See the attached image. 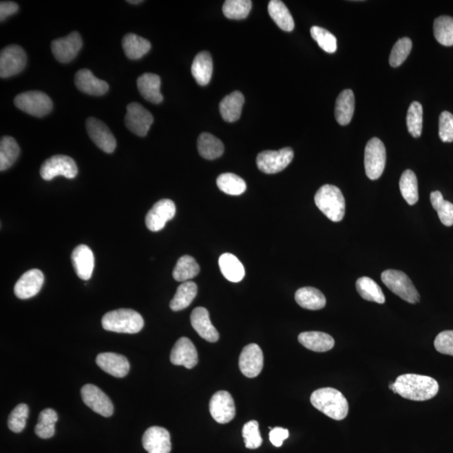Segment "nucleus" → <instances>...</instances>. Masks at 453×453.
Listing matches in <instances>:
<instances>
[{
	"instance_id": "obj_1",
	"label": "nucleus",
	"mask_w": 453,
	"mask_h": 453,
	"mask_svg": "<svg viewBox=\"0 0 453 453\" xmlns=\"http://www.w3.org/2000/svg\"><path fill=\"white\" fill-rule=\"evenodd\" d=\"M397 394L407 400L425 401L435 397L439 390L436 379L429 376L406 374L399 376L394 382Z\"/></svg>"
},
{
	"instance_id": "obj_2",
	"label": "nucleus",
	"mask_w": 453,
	"mask_h": 453,
	"mask_svg": "<svg viewBox=\"0 0 453 453\" xmlns=\"http://www.w3.org/2000/svg\"><path fill=\"white\" fill-rule=\"evenodd\" d=\"M315 408L333 420L341 421L348 414V402L340 391L333 388H322L310 395Z\"/></svg>"
},
{
	"instance_id": "obj_3",
	"label": "nucleus",
	"mask_w": 453,
	"mask_h": 453,
	"mask_svg": "<svg viewBox=\"0 0 453 453\" xmlns=\"http://www.w3.org/2000/svg\"><path fill=\"white\" fill-rule=\"evenodd\" d=\"M145 322L140 313L131 309H118L107 313L102 319L107 331L134 334L141 331Z\"/></svg>"
},
{
	"instance_id": "obj_4",
	"label": "nucleus",
	"mask_w": 453,
	"mask_h": 453,
	"mask_svg": "<svg viewBox=\"0 0 453 453\" xmlns=\"http://www.w3.org/2000/svg\"><path fill=\"white\" fill-rule=\"evenodd\" d=\"M315 203L322 213L333 222L343 220L345 215V199L339 187L322 186L315 195Z\"/></svg>"
},
{
	"instance_id": "obj_5",
	"label": "nucleus",
	"mask_w": 453,
	"mask_h": 453,
	"mask_svg": "<svg viewBox=\"0 0 453 453\" xmlns=\"http://www.w3.org/2000/svg\"><path fill=\"white\" fill-rule=\"evenodd\" d=\"M382 282L393 293L400 297L402 300L416 304L420 301V295L412 280L404 272L395 270H387L381 274Z\"/></svg>"
},
{
	"instance_id": "obj_6",
	"label": "nucleus",
	"mask_w": 453,
	"mask_h": 453,
	"mask_svg": "<svg viewBox=\"0 0 453 453\" xmlns=\"http://www.w3.org/2000/svg\"><path fill=\"white\" fill-rule=\"evenodd\" d=\"M14 105L34 117L45 116L51 113L53 106L49 96L41 91H28L17 95Z\"/></svg>"
},
{
	"instance_id": "obj_7",
	"label": "nucleus",
	"mask_w": 453,
	"mask_h": 453,
	"mask_svg": "<svg viewBox=\"0 0 453 453\" xmlns=\"http://www.w3.org/2000/svg\"><path fill=\"white\" fill-rule=\"evenodd\" d=\"M386 164L385 145L379 138H372L364 151V168L370 180H378L382 176Z\"/></svg>"
},
{
	"instance_id": "obj_8",
	"label": "nucleus",
	"mask_w": 453,
	"mask_h": 453,
	"mask_svg": "<svg viewBox=\"0 0 453 453\" xmlns=\"http://www.w3.org/2000/svg\"><path fill=\"white\" fill-rule=\"evenodd\" d=\"M294 158L293 149L283 148L280 151H264L257 156L259 170L266 174H275L289 166Z\"/></svg>"
},
{
	"instance_id": "obj_9",
	"label": "nucleus",
	"mask_w": 453,
	"mask_h": 453,
	"mask_svg": "<svg viewBox=\"0 0 453 453\" xmlns=\"http://www.w3.org/2000/svg\"><path fill=\"white\" fill-rule=\"evenodd\" d=\"M78 173V169L74 160L63 155L52 156L42 164L40 170L41 176L45 180H52L59 176L74 179Z\"/></svg>"
},
{
	"instance_id": "obj_10",
	"label": "nucleus",
	"mask_w": 453,
	"mask_h": 453,
	"mask_svg": "<svg viewBox=\"0 0 453 453\" xmlns=\"http://www.w3.org/2000/svg\"><path fill=\"white\" fill-rule=\"evenodd\" d=\"M26 63L25 52L20 45H11L3 48L0 54V76L7 78L20 74Z\"/></svg>"
},
{
	"instance_id": "obj_11",
	"label": "nucleus",
	"mask_w": 453,
	"mask_h": 453,
	"mask_svg": "<svg viewBox=\"0 0 453 453\" xmlns=\"http://www.w3.org/2000/svg\"><path fill=\"white\" fill-rule=\"evenodd\" d=\"M153 121L152 114L140 103H131L127 106L125 125L136 136H147Z\"/></svg>"
},
{
	"instance_id": "obj_12",
	"label": "nucleus",
	"mask_w": 453,
	"mask_h": 453,
	"mask_svg": "<svg viewBox=\"0 0 453 453\" xmlns=\"http://www.w3.org/2000/svg\"><path fill=\"white\" fill-rule=\"evenodd\" d=\"M84 404L94 412L105 417H109L114 413V405L107 395L98 387L91 383L84 386L81 390Z\"/></svg>"
},
{
	"instance_id": "obj_13",
	"label": "nucleus",
	"mask_w": 453,
	"mask_h": 453,
	"mask_svg": "<svg viewBox=\"0 0 453 453\" xmlns=\"http://www.w3.org/2000/svg\"><path fill=\"white\" fill-rule=\"evenodd\" d=\"M176 205L170 199H161L149 211L145 217V224L152 232L162 230L167 222L172 220L176 214Z\"/></svg>"
},
{
	"instance_id": "obj_14",
	"label": "nucleus",
	"mask_w": 453,
	"mask_h": 453,
	"mask_svg": "<svg viewBox=\"0 0 453 453\" xmlns=\"http://www.w3.org/2000/svg\"><path fill=\"white\" fill-rule=\"evenodd\" d=\"M86 128L88 136L97 147L107 154L114 151L117 142L105 123L94 117L87 118Z\"/></svg>"
},
{
	"instance_id": "obj_15",
	"label": "nucleus",
	"mask_w": 453,
	"mask_h": 453,
	"mask_svg": "<svg viewBox=\"0 0 453 453\" xmlns=\"http://www.w3.org/2000/svg\"><path fill=\"white\" fill-rule=\"evenodd\" d=\"M83 47V40L76 32L67 36L52 41V51L56 61L61 63H68L75 59Z\"/></svg>"
},
{
	"instance_id": "obj_16",
	"label": "nucleus",
	"mask_w": 453,
	"mask_h": 453,
	"mask_svg": "<svg viewBox=\"0 0 453 453\" xmlns=\"http://www.w3.org/2000/svg\"><path fill=\"white\" fill-rule=\"evenodd\" d=\"M209 410L218 423H229L235 417L236 412L232 395L228 391H218L211 399Z\"/></svg>"
},
{
	"instance_id": "obj_17",
	"label": "nucleus",
	"mask_w": 453,
	"mask_h": 453,
	"mask_svg": "<svg viewBox=\"0 0 453 453\" xmlns=\"http://www.w3.org/2000/svg\"><path fill=\"white\" fill-rule=\"evenodd\" d=\"M239 366L242 374L248 378L257 377L261 373L264 367V355L259 345L251 344L244 348Z\"/></svg>"
},
{
	"instance_id": "obj_18",
	"label": "nucleus",
	"mask_w": 453,
	"mask_h": 453,
	"mask_svg": "<svg viewBox=\"0 0 453 453\" xmlns=\"http://www.w3.org/2000/svg\"><path fill=\"white\" fill-rule=\"evenodd\" d=\"M44 280V275L40 270L33 268L26 271L15 284L14 295L21 300L32 298L40 293Z\"/></svg>"
},
{
	"instance_id": "obj_19",
	"label": "nucleus",
	"mask_w": 453,
	"mask_h": 453,
	"mask_svg": "<svg viewBox=\"0 0 453 453\" xmlns=\"http://www.w3.org/2000/svg\"><path fill=\"white\" fill-rule=\"evenodd\" d=\"M171 362L174 366H184L188 370L197 366L198 355L193 341L187 337H180L172 348Z\"/></svg>"
},
{
	"instance_id": "obj_20",
	"label": "nucleus",
	"mask_w": 453,
	"mask_h": 453,
	"mask_svg": "<svg viewBox=\"0 0 453 453\" xmlns=\"http://www.w3.org/2000/svg\"><path fill=\"white\" fill-rule=\"evenodd\" d=\"M142 444L149 453H170L171 451L170 433L163 428L147 429L142 439Z\"/></svg>"
},
{
	"instance_id": "obj_21",
	"label": "nucleus",
	"mask_w": 453,
	"mask_h": 453,
	"mask_svg": "<svg viewBox=\"0 0 453 453\" xmlns=\"http://www.w3.org/2000/svg\"><path fill=\"white\" fill-rule=\"evenodd\" d=\"M99 368L114 377L123 378L128 375L130 366L125 356L114 352H103L96 359Z\"/></svg>"
},
{
	"instance_id": "obj_22",
	"label": "nucleus",
	"mask_w": 453,
	"mask_h": 453,
	"mask_svg": "<svg viewBox=\"0 0 453 453\" xmlns=\"http://www.w3.org/2000/svg\"><path fill=\"white\" fill-rule=\"evenodd\" d=\"M72 262L76 275L80 279L88 280L93 275L94 255L91 249L85 244H80L72 253Z\"/></svg>"
},
{
	"instance_id": "obj_23",
	"label": "nucleus",
	"mask_w": 453,
	"mask_h": 453,
	"mask_svg": "<svg viewBox=\"0 0 453 453\" xmlns=\"http://www.w3.org/2000/svg\"><path fill=\"white\" fill-rule=\"evenodd\" d=\"M191 324L195 331L203 339L215 343L220 339V333L213 327L209 317V313L204 307H197L191 315Z\"/></svg>"
},
{
	"instance_id": "obj_24",
	"label": "nucleus",
	"mask_w": 453,
	"mask_h": 453,
	"mask_svg": "<svg viewBox=\"0 0 453 453\" xmlns=\"http://www.w3.org/2000/svg\"><path fill=\"white\" fill-rule=\"evenodd\" d=\"M76 87L83 93L92 96H102L109 91L105 81L96 78L88 69H81L75 75Z\"/></svg>"
},
{
	"instance_id": "obj_25",
	"label": "nucleus",
	"mask_w": 453,
	"mask_h": 453,
	"mask_svg": "<svg viewBox=\"0 0 453 453\" xmlns=\"http://www.w3.org/2000/svg\"><path fill=\"white\" fill-rule=\"evenodd\" d=\"M137 87L142 97L147 101L156 105L163 101V96L160 93V78L158 75H141L137 80Z\"/></svg>"
},
{
	"instance_id": "obj_26",
	"label": "nucleus",
	"mask_w": 453,
	"mask_h": 453,
	"mask_svg": "<svg viewBox=\"0 0 453 453\" xmlns=\"http://www.w3.org/2000/svg\"><path fill=\"white\" fill-rule=\"evenodd\" d=\"M298 340L306 348L317 352L331 350L335 345L333 337L322 332L302 333L298 337Z\"/></svg>"
},
{
	"instance_id": "obj_27",
	"label": "nucleus",
	"mask_w": 453,
	"mask_h": 453,
	"mask_svg": "<svg viewBox=\"0 0 453 453\" xmlns=\"http://www.w3.org/2000/svg\"><path fill=\"white\" fill-rule=\"evenodd\" d=\"M213 64L212 56L207 52H202L196 56L191 65V74L199 85L206 86L212 78Z\"/></svg>"
},
{
	"instance_id": "obj_28",
	"label": "nucleus",
	"mask_w": 453,
	"mask_h": 453,
	"mask_svg": "<svg viewBox=\"0 0 453 453\" xmlns=\"http://www.w3.org/2000/svg\"><path fill=\"white\" fill-rule=\"evenodd\" d=\"M244 103V95L239 91L233 92L226 96L220 105L222 118L228 123H233L240 120Z\"/></svg>"
},
{
	"instance_id": "obj_29",
	"label": "nucleus",
	"mask_w": 453,
	"mask_h": 453,
	"mask_svg": "<svg viewBox=\"0 0 453 453\" xmlns=\"http://www.w3.org/2000/svg\"><path fill=\"white\" fill-rule=\"evenodd\" d=\"M355 98L352 91L346 89L341 92L337 98L335 118L340 125H347L351 122L355 113Z\"/></svg>"
},
{
	"instance_id": "obj_30",
	"label": "nucleus",
	"mask_w": 453,
	"mask_h": 453,
	"mask_svg": "<svg viewBox=\"0 0 453 453\" xmlns=\"http://www.w3.org/2000/svg\"><path fill=\"white\" fill-rule=\"evenodd\" d=\"M297 304L307 310H321L326 306V297L322 291L314 287H303L295 295Z\"/></svg>"
},
{
	"instance_id": "obj_31",
	"label": "nucleus",
	"mask_w": 453,
	"mask_h": 453,
	"mask_svg": "<svg viewBox=\"0 0 453 453\" xmlns=\"http://www.w3.org/2000/svg\"><path fill=\"white\" fill-rule=\"evenodd\" d=\"M123 49L128 59L131 60L140 59L151 48V42L136 34H127L122 41Z\"/></svg>"
},
{
	"instance_id": "obj_32",
	"label": "nucleus",
	"mask_w": 453,
	"mask_h": 453,
	"mask_svg": "<svg viewBox=\"0 0 453 453\" xmlns=\"http://www.w3.org/2000/svg\"><path fill=\"white\" fill-rule=\"evenodd\" d=\"M220 271L224 277L229 282L237 283L241 282L245 275V270L239 259L232 253H225L218 260Z\"/></svg>"
},
{
	"instance_id": "obj_33",
	"label": "nucleus",
	"mask_w": 453,
	"mask_h": 453,
	"mask_svg": "<svg viewBox=\"0 0 453 453\" xmlns=\"http://www.w3.org/2000/svg\"><path fill=\"white\" fill-rule=\"evenodd\" d=\"M268 12L272 20L280 29L285 32H293L295 22L293 15L287 9L285 3L280 0H271L268 5Z\"/></svg>"
},
{
	"instance_id": "obj_34",
	"label": "nucleus",
	"mask_w": 453,
	"mask_h": 453,
	"mask_svg": "<svg viewBox=\"0 0 453 453\" xmlns=\"http://www.w3.org/2000/svg\"><path fill=\"white\" fill-rule=\"evenodd\" d=\"M198 149L203 158L215 160L222 156L224 152V145L212 134L202 133L198 140Z\"/></svg>"
},
{
	"instance_id": "obj_35",
	"label": "nucleus",
	"mask_w": 453,
	"mask_h": 453,
	"mask_svg": "<svg viewBox=\"0 0 453 453\" xmlns=\"http://www.w3.org/2000/svg\"><path fill=\"white\" fill-rule=\"evenodd\" d=\"M198 294L197 284L193 282H183L178 290L170 303V307L174 312L186 309L191 304Z\"/></svg>"
},
{
	"instance_id": "obj_36",
	"label": "nucleus",
	"mask_w": 453,
	"mask_h": 453,
	"mask_svg": "<svg viewBox=\"0 0 453 453\" xmlns=\"http://www.w3.org/2000/svg\"><path fill=\"white\" fill-rule=\"evenodd\" d=\"M356 289L360 297L364 300L374 302L379 304H383L386 302V297L381 288L371 278H359L356 282Z\"/></svg>"
},
{
	"instance_id": "obj_37",
	"label": "nucleus",
	"mask_w": 453,
	"mask_h": 453,
	"mask_svg": "<svg viewBox=\"0 0 453 453\" xmlns=\"http://www.w3.org/2000/svg\"><path fill=\"white\" fill-rule=\"evenodd\" d=\"M20 152V147L13 137H3L0 142V171H3L12 167Z\"/></svg>"
},
{
	"instance_id": "obj_38",
	"label": "nucleus",
	"mask_w": 453,
	"mask_h": 453,
	"mask_svg": "<svg viewBox=\"0 0 453 453\" xmlns=\"http://www.w3.org/2000/svg\"><path fill=\"white\" fill-rule=\"evenodd\" d=\"M200 272V266L193 257L184 255L180 257L173 271V278L176 282H186L193 279Z\"/></svg>"
},
{
	"instance_id": "obj_39",
	"label": "nucleus",
	"mask_w": 453,
	"mask_h": 453,
	"mask_svg": "<svg viewBox=\"0 0 453 453\" xmlns=\"http://www.w3.org/2000/svg\"><path fill=\"white\" fill-rule=\"evenodd\" d=\"M59 421V416L53 409H45L40 413L38 423L34 432L42 439H52L55 434V425Z\"/></svg>"
},
{
	"instance_id": "obj_40",
	"label": "nucleus",
	"mask_w": 453,
	"mask_h": 453,
	"mask_svg": "<svg viewBox=\"0 0 453 453\" xmlns=\"http://www.w3.org/2000/svg\"><path fill=\"white\" fill-rule=\"evenodd\" d=\"M400 189L403 198L409 205L416 204L419 199V193L417 176L412 170L403 172L400 180Z\"/></svg>"
},
{
	"instance_id": "obj_41",
	"label": "nucleus",
	"mask_w": 453,
	"mask_h": 453,
	"mask_svg": "<svg viewBox=\"0 0 453 453\" xmlns=\"http://www.w3.org/2000/svg\"><path fill=\"white\" fill-rule=\"evenodd\" d=\"M217 185L224 193L231 196H240L247 189L244 180L233 173H224L218 176Z\"/></svg>"
},
{
	"instance_id": "obj_42",
	"label": "nucleus",
	"mask_w": 453,
	"mask_h": 453,
	"mask_svg": "<svg viewBox=\"0 0 453 453\" xmlns=\"http://www.w3.org/2000/svg\"><path fill=\"white\" fill-rule=\"evenodd\" d=\"M434 36L445 47L453 45V18L440 17L434 21Z\"/></svg>"
},
{
	"instance_id": "obj_43",
	"label": "nucleus",
	"mask_w": 453,
	"mask_h": 453,
	"mask_svg": "<svg viewBox=\"0 0 453 453\" xmlns=\"http://www.w3.org/2000/svg\"><path fill=\"white\" fill-rule=\"evenodd\" d=\"M431 202L433 209L439 214L443 224L447 226L453 225V204L452 202L444 200L443 196L439 191L431 193Z\"/></svg>"
},
{
	"instance_id": "obj_44",
	"label": "nucleus",
	"mask_w": 453,
	"mask_h": 453,
	"mask_svg": "<svg viewBox=\"0 0 453 453\" xmlns=\"http://www.w3.org/2000/svg\"><path fill=\"white\" fill-rule=\"evenodd\" d=\"M251 0H226L222 6V12L230 20H243L251 12Z\"/></svg>"
},
{
	"instance_id": "obj_45",
	"label": "nucleus",
	"mask_w": 453,
	"mask_h": 453,
	"mask_svg": "<svg viewBox=\"0 0 453 453\" xmlns=\"http://www.w3.org/2000/svg\"><path fill=\"white\" fill-rule=\"evenodd\" d=\"M407 128L414 138L421 136L423 124V107L419 102H413L407 112Z\"/></svg>"
},
{
	"instance_id": "obj_46",
	"label": "nucleus",
	"mask_w": 453,
	"mask_h": 453,
	"mask_svg": "<svg viewBox=\"0 0 453 453\" xmlns=\"http://www.w3.org/2000/svg\"><path fill=\"white\" fill-rule=\"evenodd\" d=\"M310 34L313 40L317 42L318 45L328 53H334L337 51V39L335 36L328 30L319 26H313L310 28Z\"/></svg>"
},
{
	"instance_id": "obj_47",
	"label": "nucleus",
	"mask_w": 453,
	"mask_h": 453,
	"mask_svg": "<svg viewBox=\"0 0 453 453\" xmlns=\"http://www.w3.org/2000/svg\"><path fill=\"white\" fill-rule=\"evenodd\" d=\"M412 49V41L409 38H401L394 45L390 56L391 67H400L408 57Z\"/></svg>"
},
{
	"instance_id": "obj_48",
	"label": "nucleus",
	"mask_w": 453,
	"mask_h": 453,
	"mask_svg": "<svg viewBox=\"0 0 453 453\" xmlns=\"http://www.w3.org/2000/svg\"><path fill=\"white\" fill-rule=\"evenodd\" d=\"M29 416V407L25 404L18 405L10 413L8 420V427L14 433H20L25 429L27 418Z\"/></svg>"
},
{
	"instance_id": "obj_49",
	"label": "nucleus",
	"mask_w": 453,
	"mask_h": 453,
	"mask_svg": "<svg viewBox=\"0 0 453 453\" xmlns=\"http://www.w3.org/2000/svg\"><path fill=\"white\" fill-rule=\"evenodd\" d=\"M242 435L244 439L245 447L249 449L259 448L262 445L263 439L260 435L258 421L247 422L244 425Z\"/></svg>"
},
{
	"instance_id": "obj_50",
	"label": "nucleus",
	"mask_w": 453,
	"mask_h": 453,
	"mask_svg": "<svg viewBox=\"0 0 453 453\" xmlns=\"http://www.w3.org/2000/svg\"><path fill=\"white\" fill-rule=\"evenodd\" d=\"M439 136L445 143L453 142V115L447 111H444L440 115Z\"/></svg>"
},
{
	"instance_id": "obj_51",
	"label": "nucleus",
	"mask_w": 453,
	"mask_h": 453,
	"mask_svg": "<svg viewBox=\"0 0 453 453\" xmlns=\"http://www.w3.org/2000/svg\"><path fill=\"white\" fill-rule=\"evenodd\" d=\"M434 346L443 355L453 356V331L441 332L436 336Z\"/></svg>"
},
{
	"instance_id": "obj_52",
	"label": "nucleus",
	"mask_w": 453,
	"mask_h": 453,
	"mask_svg": "<svg viewBox=\"0 0 453 453\" xmlns=\"http://www.w3.org/2000/svg\"><path fill=\"white\" fill-rule=\"evenodd\" d=\"M289 437V432L287 429L282 428H275L271 430L270 432V441L276 447L282 446L283 441Z\"/></svg>"
},
{
	"instance_id": "obj_53",
	"label": "nucleus",
	"mask_w": 453,
	"mask_h": 453,
	"mask_svg": "<svg viewBox=\"0 0 453 453\" xmlns=\"http://www.w3.org/2000/svg\"><path fill=\"white\" fill-rule=\"evenodd\" d=\"M19 7L17 3L11 1H2L0 3V20L6 19L17 12Z\"/></svg>"
},
{
	"instance_id": "obj_54",
	"label": "nucleus",
	"mask_w": 453,
	"mask_h": 453,
	"mask_svg": "<svg viewBox=\"0 0 453 453\" xmlns=\"http://www.w3.org/2000/svg\"><path fill=\"white\" fill-rule=\"evenodd\" d=\"M129 3H132V5H138V3H140L143 1H140V0H136V1H133V0H129V1H127Z\"/></svg>"
}]
</instances>
